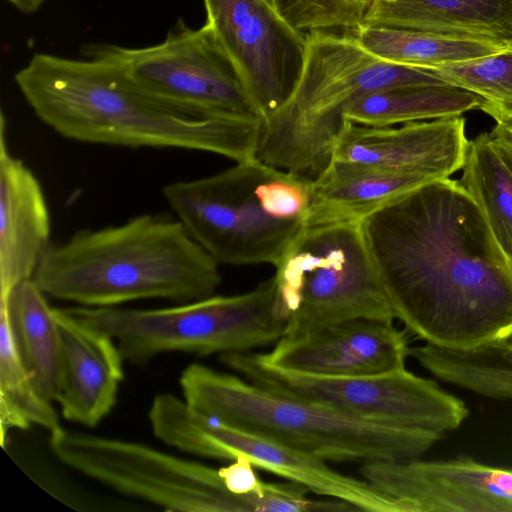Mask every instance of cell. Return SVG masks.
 Segmentation results:
<instances>
[{
    "mask_svg": "<svg viewBox=\"0 0 512 512\" xmlns=\"http://www.w3.org/2000/svg\"><path fill=\"white\" fill-rule=\"evenodd\" d=\"M360 224L406 330L453 350L512 338V263L459 181L423 183Z\"/></svg>",
    "mask_w": 512,
    "mask_h": 512,
    "instance_id": "cell-1",
    "label": "cell"
},
{
    "mask_svg": "<svg viewBox=\"0 0 512 512\" xmlns=\"http://www.w3.org/2000/svg\"><path fill=\"white\" fill-rule=\"evenodd\" d=\"M35 115L74 141L131 148H176L242 162L256 157L261 118L207 116L160 100L112 60L36 53L15 75Z\"/></svg>",
    "mask_w": 512,
    "mask_h": 512,
    "instance_id": "cell-2",
    "label": "cell"
},
{
    "mask_svg": "<svg viewBox=\"0 0 512 512\" xmlns=\"http://www.w3.org/2000/svg\"><path fill=\"white\" fill-rule=\"evenodd\" d=\"M32 279L47 297L84 307L185 303L214 295L222 282L219 264L182 222L154 214L51 244Z\"/></svg>",
    "mask_w": 512,
    "mask_h": 512,
    "instance_id": "cell-3",
    "label": "cell"
},
{
    "mask_svg": "<svg viewBox=\"0 0 512 512\" xmlns=\"http://www.w3.org/2000/svg\"><path fill=\"white\" fill-rule=\"evenodd\" d=\"M179 382L183 399L194 410L324 461L415 459L444 436L357 419L200 363L188 365Z\"/></svg>",
    "mask_w": 512,
    "mask_h": 512,
    "instance_id": "cell-4",
    "label": "cell"
},
{
    "mask_svg": "<svg viewBox=\"0 0 512 512\" xmlns=\"http://www.w3.org/2000/svg\"><path fill=\"white\" fill-rule=\"evenodd\" d=\"M306 38L301 78L291 97L262 121L256 157L312 181L329 165L352 102L390 87L447 83L430 69L371 54L353 33L315 31Z\"/></svg>",
    "mask_w": 512,
    "mask_h": 512,
    "instance_id": "cell-5",
    "label": "cell"
},
{
    "mask_svg": "<svg viewBox=\"0 0 512 512\" xmlns=\"http://www.w3.org/2000/svg\"><path fill=\"white\" fill-rule=\"evenodd\" d=\"M162 193L219 265L276 266L305 227L312 181L254 157L207 177L169 183Z\"/></svg>",
    "mask_w": 512,
    "mask_h": 512,
    "instance_id": "cell-6",
    "label": "cell"
},
{
    "mask_svg": "<svg viewBox=\"0 0 512 512\" xmlns=\"http://www.w3.org/2000/svg\"><path fill=\"white\" fill-rule=\"evenodd\" d=\"M67 310L107 332L124 361L138 366L166 352L198 356L249 352L280 340L289 318L274 274L242 294L212 295L171 307Z\"/></svg>",
    "mask_w": 512,
    "mask_h": 512,
    "instance_id": "cell-7",
    "label": "cell"
},
{
    "mask_svg": "<svg viewBox=\"0 0 512 512\" xmlns=\"http://www.w3.org/2000/svg\"><path fill=\"white\" fill-rule=\"evenodd\" d=\"M55 456L79 473L111 489L168 511L298 512L300 494L291 482L275 483L264 495H239L219 469L179 458L145 444L68 431L50 434Z\"/></svg>",
    "mask_w": 512,
    "mask_h": 512,
    "instance_id": "cell-8",
    "label": "cell"
},
{
    "mask_svg": "<svg viewBox=\"0 0 512 512\" xmlns=\"http://www.w3.org/2000/svg\"><path fill=\"white\" fill-rule=\"evenodd\" d=\"M275 268L289 315L284 336L354 319H395L360 222L305 226Z\"/></svg>",
    "mask_w": 512,
    "mask_h": 512,
    "instance_id": "cell-9",
    "label": "cell"
},
{
    "mask_svg": "<svg viewBox=\"0 0 512 512\" xmlns=\"http://www.w3.org/2000/svg\"><path fill=\"white\" fill-rule=\"evenodd\" d=\"M219 360L251 383L365 421L445 434L460 427L469 414L460 398L405 368L373 375L325 376L277 368L250 351L221 354Z\"/></svg>",
    "mask_w": 512,
    "mask_h": 512,
    "instance_id": "cell-10",
    "label": "cell"
},
{
    "mask_svg": "<svg viewBox=\"0 0 512 512\" xmlns=\"http://www.w3.org/2000/svg\"><path fill=\"white\" fill-rule=\"evenodd\" d=\"M148 419L155 437L183 452L228 461L245 456L255 468L299 483L310 492L344 501L356 510L401 512L394 501L366 480L343 475L322 459L202 414L173 394L156 395Z\"/></svg>",
    "mask_w": 512,
    "mask_h": 512,
    "instance_id": "cell-11",
    "label": "cell"
},
{
    "mask_svg": "<svg viewBox=\"0 0 512 512\" xmlns=\"http://www.w3.org/2000/svg\"><path fill=\"white\" fill-rule=\"evenodd\" d=\"M84 54L112 60L140 89L167 103L207 116L259 117L236 66L207 23L192 29L180 18L159 44H92Z\"/></svg>",
    "mask_w": 512,
    "mask_h": 512,
    "instance_id": "cell-12",
    "label": "cell"
},
{
    "mask_svg": "<svg viewBox=\"0 0 512 512\" xmlns=\"http://www.w3.org/2000/svg\"><path fill=\"white\" fill-rule=\"evenodd\" d=\"M206 23L236 66L258 116L267 119L301 78L307 38L267 0H203Z\"/></svg>",
    "mask_w": 512,
    "mask_h": 512,
    "instance_id": "cell-13",
    "label": "cell"
},
{
    "mask_svg": "<svg viewBox=\"0 0 512 512\" xmlns=\"http://www.w3.org/2000/svg\"><path fill=\"white\" fill-rule=\"evenodd\" d=\"M360 473L401 512H512V468L471 457L366 461Z\"/></svg>",
    "mask_w": 512,
    "mask_h": 512,
    "instance_id": "cell-14",
    "label": "cell"
},
{
    "mask_svg": "<svg viewBox=\"0 0 512 512\" xmlns=\"http://www.w3.org/2000/svg\"><path fill=\"white\" fill-rule=\"evenodd\" d=\"M469 141L460 116L393 126L344 121L329 165L447 178L464 166Z\"/></svg>",
    "mask_w": 512,
    "mask_h": 512,
    "instance_id": "cell-15",
    "label": "cell"
},
{
    "mask_svg": "<svg viewBox=\"0 0 512 512\" xmlns=\"http://www.w3.org/2000/svg\"><path fill=\"white\" fill-rule=\"evenodd\" d=\"M267 364L325 376H362L405 368L409 346L393 321L354 319L299 336H283L266 354Z\"/></svg>",
    "mask_w": 512,
    "mask_h": 512,
    "instance_id": "cell-16",
    "label": "cell"
},
{
    "mask_svg": "<svg viewBox=\"0 0 512 512\" xmlns=\"http://www.w3.org/2000/svg\"><path fill=\"white\" fill-rule=\"evenodd\" d=\"M54 317L61 345L55 401L66 420L96 427L115 406L124 378V358L107 332L67 308H54Z\"/></svg>",
    "mask_w": 512,
    "mask_h": 512,
    "instance_id": "cell-17",
    "label": "cell"
},
{
    "mask_svg": "<svg viewBox=\"0 0 512 512\" xmlns=\"http://www.w3.org/2000/svg\"><path fill=\"white\" fill-rule=\"evenodd\" d=\"M0 124V297H4L33 278L51 245V226L38 179L8 149L3 114Z\"/></svg>",
    "mask_w": 512,
    "mask_h": 512,
    "instance_id": "cell-18",
    "label": "cell"
},
{
    "mask_svg": "<svg viewBox=\"0 0 512 512\" xmlns=\"http://www.w3.org/2000/svg\"><path fill=\"white\" fill-rule=\"evenodd\" d=\"M364 24L473 39L512 49V0H373Z\"/></svg>",
    "mask_w": 512,
    "mask_h": 512,
    "instance_id": "cell-19",
    "label": "cell"
},
{
    "mask_svg": "<svg viewBox=\"0 0 512 512\" xmlns=\"http://www.w3.org/2000/svg\"><path fill=\"white\" fill-rule=\"evenodd\" d=\"M432 180L420 174L328 165L312 181L304 224L360 222L402 193Z\"/></svg>",
    "mask_w": 512,
    "mask_h": 512,
    "instance_id": "cell-20",
    "label": "cell"
},
{
    "mask_svg": "<svg viewBox=\"0 0 512 512\" xmlns=\"http://www.w3.org/2000/svg\"><path fill=\"white\" fill-rule=\"evenodd\" d=\"M0 304L7 309L19 353L37 390L47 400L55 401L61 345L54 308L33 279L0 297Z\"/></svg>",
    "mask_w": 512,
    "mask_h": 512,
    "instance_id": "cell-21",
    "label": "cell"
},
{
    "mask_svg": "<svg viewBox=\"0 0 512 512\" xmlns=\"http://www.w3.org/2000/svg\"><path fill=\"white\" fill-rule=\"evenodd\" d=\"M481 101L478 95L448 83L395 86L358 98L345 110L344 118L368 126H394L460 116L478 109Z\"/></svg>",
    "mask_w": 512,
    "mask_h": 512,
    "instance_id": "cell-22",
    "label": "cell"
},
{
    "mask_svg": "<svg viewBox=\"0 0 512 512\" xmlns=\"http://www.w3.org/2000/svg\"><path fill=\"white\" fill-rule=\"evenodd\" d=\"M459 182L512 263V154L485 132L469 141Z\"/></svg>",
    "mask_w": 512,
    "mask_h": 512,
    "instance_id": "cell-23",
    "label": "cell"
},
{
    "mask_svg": "<svg viewBox=\"0 0 512 512\" xmlns=\"http://www.w3.org/2000/svg\"><path fill=\"white\" fill-rule=\"evenodd\" d=\"M353 34L362 47L383 60L425 69L506 50L483 41L385 25L363 24Z\"/></svg>",
    "mask_w": 512,
    "mask_h": 512,
    "instance_id": "cell-24",
    "label": "cell"
},
{
    "mask_svg": "<svg viewBox=\"0 0 512 512\" xmlns=\"http://www.w3.org/2000/svg\"><path fill=\"white\" fill-rule=\"evenodd\" d=\"M0 424L1 444L12 429L40 426L51 433L60 429L51 401L37 390L19 353L7 309L0 304Z\"/></svg>",
    "mask_w": 512,
    "mask_h": 512,
    "instance_id": "cell-25",
    "label": "cell"
},
{
    "mask_svg": "<svg viewBox=\"0 0 512 512\" xmlns=\"http://www.w3.org/2000/svg\"><path fill=\"white\" fill-rule=\"evenodd\" d=\"M450 85L482 99L512 101V49L430 69Z\"/></svg>",
    "mask_w": 512,
    "mask_h": 512,
    "instance_id": "cell-26",
    "label": "cell"
},
{
    "mask_svg": "<svg viewBox=\"0 0 512 512\" xmlns=\"http://www.w3.org/2000/svg\"><path fill=\"white\" fill-rule=\"evenodd\" d=\"M373 0H277L276 10L299 32L354 33L365 21Z\"/></svg>",
    "mask_w": 512,
    "mask_h": 512,
    "instance_id": "cell-27",
    "label": "cell"
},
{
    "mask_svg": "<svg viewBox=\"0 0 512 512\" xmlns=\"http://www.w3.org/2000/svg\"><path fill=\"white\" fill-rule=\"evenodd\" d=\"M251 461L245 456H239L226 467L219 469V473L227 488L239 495H264L271 491L275 483H266L260 480Z\"/></svg>",
    "mask_w": 512,
    "mask_h": 512,
    "instance_id": "cell-28",
    "label": "cell"
},
{
    "mask_svg": "<svg viewBox=\"0 0 512 512\" xmlns=\"http://www.w3.org/2000/svg\"><path fill=\"white\" fill-rule=\"evenodd\" d=\"M495 121L491 138L512 154V101L496 102L482 99L479 108Z\"/></svg>",
    "mask_w": 512,
    "mask_h": 512,
    "instance_id": "cell-29",
    "label": "cell"
},
{
    "mask_svg": "<svg viewBox=\"0 0 512 512\" xmlns=\"http://www.w3.org/2000/svg\"><path fill=\"white\" fill-rule=\"evenodd\" d=\"M23 13L35 12L45 0H7Z\"/></svg>",
    "mask_w": 512,
    "mask_h": 512,
    "instance_id": "cell-30",
    "label": "cell"
},
{
    "mask_svg": "<svg viewBox=\"0 0 512 512\" xmlns=\"http://www.w3.org/2000/svg\"><path fill=\"white\" fill-rule=\"evenodd\" d=\"M271 5H273L274 7L276 6V2L277 0H267Z\"/></svg>",
    "mask_w": 512,
    "mask_h": 512,
    "instance_id": "cell-31",
    "label": "cell"
}]
</instances>
